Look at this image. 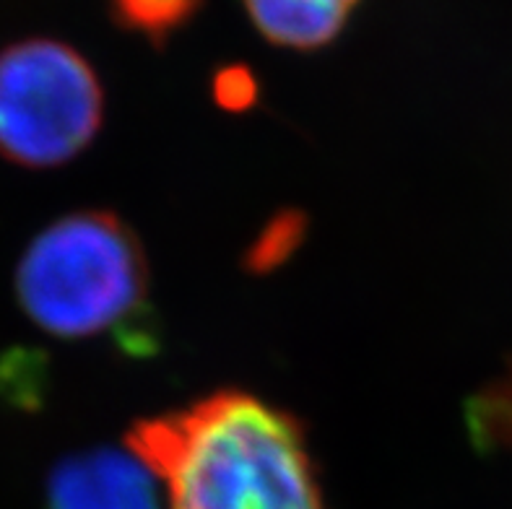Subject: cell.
<instances>
[{
    "label": "cell",
    "instance_id": "cell-2",
    "mask_svg": "<svg viewBox=\"0 0 512 509\" xmlns=\"http://www.w3.org/2000/svg\"><path fill=\"white\" fill-rule=\"evenodd\" d=\"M16 299L47 336L110 338L130 356L159 348L146 255L115 213L78 211L45 226L19 260Z\"/></svg>",
    "mask_w": 512,
    "mask_h": 509
},
{
    "label": "cell",
    "instance_id": "cell-1",
    "mask_svg": "<svg viewBox=\"0 0 512 509\" xmlns=\"http://www.w3.org/2000/svg\"><path fill=\"white\" fill-rule=\"evenodd\" d=\"M128 447L162 481L167 509H325L305 429L242 390L138 421Z\"/></svg>",
    "mask_w": 512,
    "mask_h": 509
},
{
    "label": "cell",
    "instance_id": "cell-3",
    "mask_svg": "<svg viewBox=\"0 0 512 509\" xmlns=\"http://www.w3.org/2000/svg\"><path fill=\"white\" fill-rule=\"evenodd\" d=\"M104 91L73 47L34 37L0 52V156L26 169L76 159L97 138Z\"/></svg>",
    "mask_w": 512,
    "mask_h": 509
},
{
    "label": "cell",
    "instance_id": "cell-4",
    "mask_svg": "<svg viewBox=\"0 0 512 509\" xmlns=\"http://www.w3.org/2000/svg\"><path fill=\"white\" fill-rule=\"evenodd\" d=\"M159 484L130 447H91L52 468L45 502L47 509H167Z\"/></svg>",
    "mask_w": 512,
    "mask_h": 509
},
{
    "label": "cell",
    "instance_id": "cell-5",
    "mask_svg": "<svg viewBox=\"0 0 512 509\" xmlns=\"http://www.w3.org/2000/svg\"><path fill=\"white\" fill-rule=\"evenodd\" d=\"M359 0H245L247 16L268 42L289 50L331 45Z\"/></svg>",
    "mask_w": 512,
    "mask_h": 509
},
{
    "label": "cell",
    "instance_id": "cell-6",
    "mask_svg": "<svg viewBox=\"0 0 512 509\" xmlns=\"http://www.w3.org/2000/svg\"><path fill=\"white\" fill-rule=\"evenodd\" d=\"M115 21L128 32L146 37L162 47L177 29L193 19L203 0H107Z\"/></svg>",
    "mask_w": 512,
    "mask_h": 509
},
{
    "label": "cell",
    "instance_id": "cell-8",
    "mask_svg": "<svg viewBox=\"0 0 512 509\" xmlns=\"http://www.w3.org/2000/svg\"><path fill=\"white\" fill-rule=\"evenodd\" d=\"M216 97L227 110H245L253 102L255 86L245 71H227L216 84Z\"/></svg>",
    "mask_w": 512,
    "mask_h": 509
},
{
    "label": "cell",
    "instance_id": "cell-7",
    "mask_svg": "<svg viewBox=\"0 0 512 509\" xmlns=\"http://www.w3.org/2000/svg\"><path fill=\"white\" fill-rule=\"evenodd\" d=\"M302 237V224H299L297 216H284V219H276L268 232L258 239L255 250L250 252V263L255 268H271L273 263H279L281 258H286L292 252L294 242H299Z\"/></svg>",
    "mask_w": 512,
    "mask_h": 509
}]
</instances>
